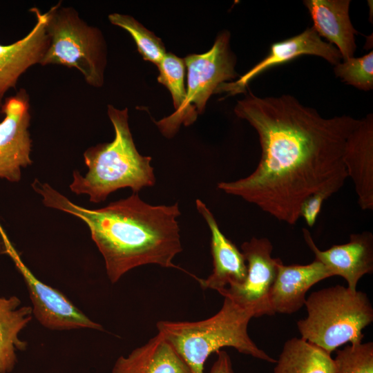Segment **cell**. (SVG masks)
<instances>
[{
    "label": "cell",
    "mask_w": 373,
    "mask_h": 373,
    "mask_svg": "<svg viewBox=\"0 0 373 373\" xmlns=\"http://www.w3.org/2000/svg\"><path fill=\"white\" fill-rule=\"evenodd\" d=\"M234 112L256 131L262 154L253 173L220 182L219 189L294 225L311 194L332 184L344 185L345 143L358 119L325 118L294 96L260 97L251 91L238 101Z\"/></svg>",
    "instance_id": "6da1fadb"
},
{
    "label": "cell",
    "mask_w": 373,
    "mask_h": 373,
    "mask_svg": "<svg viewBox=\"0 0 373 373\" xmlns=\"http://www.w3.org/2000/svg\"><path fill=\"white\" fill-rule=\"evenodd\" d=\"M32 186L46 206L74 215L87 224L111 283L145 265L179 268L173 262L182 251L177 220L181 214L178 203L151 205L138 193H133L103 208L88 209L73 203L46 183L35 180Z\"/></svg>",
    "instance_id": "7a4b0ae2"
},
{
    "label": "cell",
    "mask_w": 373,
    "mask_h": 373,
    "mask_svg": "<svg viewBox=\"0 0 373 373\" xmlns=\"http://www.w3.org/2000/svg\"><path fill=\"white\" fill-rule=\"evenodd\" d=\"M108 115L113 126L115 137L111 142L88 148L84 153L87 173L73 172L70 190L87 194L90 202L104 201L111 193L130 188L137 193L155 184L151 157L142 155L137 150L129 128L128 109L108 106Z\"/></svg>",
    "instance_id": "3957f363"
},
{
    "label": "cell",
    "mask_w": 373,
    "mask_h": 373,
    "mask_svg": "<svg viewBox=\"0 0 373 373\" xmlns=\"http://www.w3.org/2000/svg\"><path fill=\"white\" fill-rule=\"evenodd\" d=\"M253 316L227 298L211 317L199 321H160L156 327L175 350L191 373H204L208 357L221 348L230 347L238 352L276 363V360L260 349L248 334Z\"/></svg>",
    "instance_id": "277c9868"
},
{
    "label": "cell",
    "mask_w": 373,
    "mask_h": 373,
    "mask_svg": "<svg viewBox=\"0 0 373 373\" xmlns=\"http://www.w3.org/2000/svg\"><path fill=\"white\" fill-rule=\"evenodd\" d=\"M305 305L307 316L297 322L301 338L330 354L347 343H362V331L373 321L367 294L343 285L312 292Z\"/></svg>",
    "instance_id": "5b68a950"
},
{
    "label": "cell",
    "mask_w": 373,
    "mask_h": 373,
    "mask_svg": "<svg viewBox=\"0 0 373 373\" xmlns=\"http://www.w3.org/2000/svg\"><path fill=\"white\" fill-rule=\"evenodd\" d=\"M49 46L41 65L75 68L93 87L104 84L106 43L99 29L88 25L72 7L59 2L46 12Z\"/></svg>",
    "instance_id": "8992f818"
},
{
    "label": "cell",
    "mask_w": 373,
    "mask_h": 373,
    "mask_svg": "<svg viewBox=\"0 0 373 373\" xmlns=\"http://www.w3.org/2000/svg\"><path fill=\"white\" fill-rule=\"evenodd\" d=\"M229 41V32L223 31L209 51L191 54L184 59L187 68L186 100L180 111L155 122L164 136L172 137L182 124H192L220 85L237 77L236 59L231 50Z\"/></svg>",
    "instance_id": "52a82bcc"
},
{
    "label": "cell",
    "mask_w": 373,
    "mask_h": 373,
    "mask_svg": "<svg viewBox=\"0 0 373 373\" xmlns=\"http://www.w3.org/2000/svg\"><path fill=\"white\" fill-rule=\"evenodd\" d=\"M241 250L247 267L245 281L218 292L253 317L275 314L269 303V294L283 261L272 257L273 245L267 238L253 237L241 245Z\"/></svg>",
    "instance_id": "ba28073f"
},
{
    "label": "cell",
    "mask_w": 373,
    "mask_h": 373,
    "mask_svg": "<svg viewBox=\"0 0 373 373\" xmlns=\"http://www.w3.org/2000/svg\"><path fill=\"white\" fill-rule=\"evenodd\" d=\"M8 250L26 285L32 314L43 327L54 331L104 329L101 324L88 317L59 290L38 279L11 246L8 245Z\"/></svg>",
    "instance_id": "9c48e42d"
},
{
    "label": "cell",
    "mask_w": 373,
    "mask_h": 373,
    "mask_svg": "<svg viewBox=\"0 0 373 373\" xmlns=\"http://www.w3.org/2000/svg\"><path fill=\"white\" fill-rule=\"evenodd\" d=\"M0 178L10 182L21 179V169L32 164L29 96L25 89L8 97L1 108Z\"/></svg>",
    "instance_id": "30bf717a"
},
{
    "label": "cell",
    "mask_w": 373,
    "mask_h": 373,
    "mask_svg": "<svg viewBox=\"0 0 373 373\" xmlns=\"http://www.w3.org/2000/svg\"><path fill=\"white\" fill-rule=\"evenodd\" d=\"M305 55L320 57L334 66L342 60L339 51L334 46L323 41L312 27L308 28L296 36L274 43L264 59L238 80L221 84L217 93L226 92L230 95L246 93L251 80L261 73Z\"/></svg>",
    "instance_id": "8fae6325"
},
{
    "label": "cell",
    "mask_w": 373,
    "mask_h": 373,
    "mask_svg": "<svg viewBox=\"0 0 373 373\" xmlns=\"http://www.w3.org/2000/svg\"><path fill=\"white\" fill-rule=\"evenodd\" d=\"M304 240L313 252L315 259L321 262L332 276L343 277L347 288L356 290L359 280L373 271V235L368 231L351 234L348 242L332 246L323 251L316 245L306 228L302 229Z\"/></svg>",
    "instance_id": "7c38bea8"
},
{
    "label": "cell",
    "mask_w": 373,
    "mask_h": 373,
    "mask_svg": "<svg viewBox=\"0 0 373 373\" xmlns=\"http://www.w3.org/2000/svg\"><path fill=\"white\" fill-rule=\"evenodd\" d=\"M30 11L35 15L36 23L29 33L12 44H0V108L6 91L15 88L19 77L30 66L41 64L49 46L46 12H41L37 8Z\"/></svg>",
    "instance_id": "4fadbf2b"
},
{
    "label": "cell",
    "mask_w": 373,
    "mask_h": 373,
    "mask_svg": "<svg viewBox=\"0 0 373 373\" xmlns=\"http://www.w3.org/2000/svg\"><path fill=\"white\" fill-rule=\"evenodd\" d=\"M195 206L211 231L213 258L212 273L206 279H196L202 288L217 291L242 284L247 273L246 261L242 251L222 233L213 213L202 200L197 199Z\"/></svg>",
    "instance_id": "5bb4252c"
},
{
    "label": "cell",
    "mask_w": 373,
    "mask_h": 373,
    "mask_svg": "<svg viewBox=\"0 0 373 373\" xmlns=\"http://www.w3.org/2000/svg\"><path fill=\"white\" fill-rule=\"evenodd\" d=\"M347 174L354 182L362 210L373 209V115L358 119L348 136L343 157Z\"/></svg>",
    "instance_id": "9a60e30c"
},
{
    "label": "cell",
    "mask_w": 373,
    "mask_h": 373,
    "mask_svg": "<svg viewBox=\"0 0 373 373\" xmlns=\"http://www.w3.org/2000/svg\"><path fill=\"white\" fill-rule=\"evenodd\" d=\"M332 276L327 269L316 260L307 265H285L281 262L269 294L271 309L274 314L296 312L305 305L307 291Z\"/></svg>",
    "instance_id": "2e32d148"
},
{
    "label": "cell",
    "mask_w": 373,
    "mask_h": 373,
    "mask_svg": "<svg viewBox=\"0 0 373 373\" xmlns=\"http://www.w3.org/2000/svg\"><path fill=\"white\" fill-rule=\"evenodd\" d=\"M313 21L312 28L321 37L334 46L343 60L354 57L358 31L350 18V0H305Z\"/></svg>",
    "instance_id": "e0dca14e"
},
{
    "label": "cell",
    "mask_w": 373,
    "mask_h": 373,
    "mask_svg": "<svg viewBox=\"0 0 373 373\" xmlns=\"http://www.w3.org/2000/svg\"><path fill=\"white\" fill-rule=\"evenodd\" d=\"M112 373H191L173 347L159 334L115 361Z\"/></svg>",
    "instance_id": "ac0fdd59"
},
{
    "label": "cell",
    "mask_w": 373,
    "mask_h": 373,
    "mask_svg": "<svg viewBox=\"0 0 373 373\" xmlns=\"http://www.w3.org/2000/svg\"><path fill=\"white\" fill-rule=\"evenodd\" d=\"M32 316V307L21 305L17 296H0V373H10L17 363V351L26 349L19 334Z\"/></svg>",
    "instance_id": "d6986e66"
},
{
    "label": "cell",
    "mask_w": 373,
    "mask_h": 373,
    "mask_svg": "<svg viewBox=\"0 0 373 373\" xmlns=\"http://www.w3.org/2000/svg\"><path fill=\"white\" fill-rule=\"evenodd\" d=\"M274 373H336V367L330 354L301 337H294L285 343Z\"/></svg>",
    "instance_id": "ffe728a7"
},
{
    "label": "cell",
    "mask_w": 373,
    "mask_h": 373,
    "mask_svg": "<svg viewBox=\"0 0 373 373\" xmlns=\"http://www.w3.org/2000/svg\"><path fill=\"white\" fill-rule=\"evenodd\" d=\"M108 19L112 24L124 29L131 35L144 60L157 65L166 53L161 39L133 17L112 13L108 15Z\"/></svg>",
    "instance_id": "44dd1931"
},
{
    "label": "cell",
    "mask_w": 373,
    "mask_h": 373,
    "mask_svg": "<svg viewBox=\"0 0 373 373\" xmlns=\"http://www.w3.org/2000/svg\"><path fill=\"white\" fill-rule=\"evenodd\" d=\"M159 71L157 81L167 88L171 94L175 112L182 108L186 97L184 84L185 63L171 52L166 53L157 65Z\"/></svg>",
    "instance_id": "7402d4cb"
},
{
    "label": "cell",
    "mask_w": 373,
    "mask_h": 373,
    "mask_svg": "<svg viewBox=\"0 0 373 373\" xmlns=\"http://www.w3.org/2000/svg\"><path fill=\"white\" fill-rule=\"evenodd\" d=\"M336 77L358 89L369 91L373 88V52L343 60L334 66Z\"/></svg>",
    "instance_id": "603a6c76"
},
{
    "label": "cell",
    "mask_w": 373,
    "mask_h": 373,
    "mask_svg": "<svg viewBox=\"0 0 373 373\" xmlns=\"http://www.w3.org/2000/svg\"><path fill=\"white\" fill-rule=\"evenodd\" d=\"M336 373H373V343L350 344L336 352Z\"/></svg>",
    "instance_id": "cb8c5ba5"
},
{
    "label": "cell",
    "mask_w": 373,
    "mask_h": 373,
    "mask_svg": "<svg viewBox=\"0 0 373 373\" xmlns=\"http://www.w3.org/2000/svg\"><path fill=\"white\" fill-rule=\"evenodd\" d=\"M343 186L340 184H332L311 194L300 207V218H303L307 224L312 227L316 222L325 201Z\"/></svg>",
    "instance_id": "d4e9b609"
},
{
    "label": "cell",
    "mask_w": 373,
    "mask_h": 373,
    "mask_svg": "<svg viewBox=\"0 0 373 373\" xmlns=\"http://www.w3.org/2000/svg\"><path fill=\"white\" fill-rule=\"evenodd\" d=\"M217 358L213 363L209 373H234L231 360L224 350L217 352Z\"/></svg>",
    "instance_id": "484cf974"
}]
</instances>
